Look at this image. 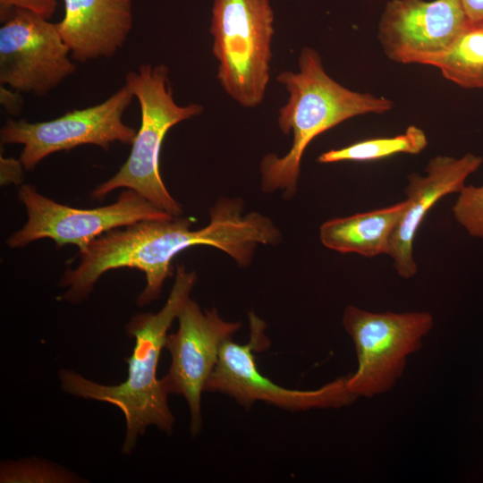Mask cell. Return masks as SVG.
<instances>
[{
	"label": "cell",
	"instance_id": "6da1fadb",
	"mask_svg": "<svg viewBox=\"0 0 483 483\" xmlns=\"http://www.w3.org/2000/svg\"><path fill=\"white\" fill-rule=\"evenodd\" d=\"M239 199H224L211 208L209 223L191 230L193 218L173 217L164 221H142L111 230L79 252L76 267L67 268L60 286L66 288L63 300L80 303L92 292L100 276L121 267L144 273L146 285L136 299L139 306L157 300L171 275L172 259L195 245H208L227 253L241 267L248 266L258 244L274 245L281 238L275 224L266 216L243 215Z\"/></svg>",
	"mask_w": 483,
	"mask_h": 483
},
{
	"label": "cell",
	"instance_id": "7a4b0ae2",
	"mask_svg": "<svg viewBox=\"0 0 483 483\" xmlns=\"http://www.w3.org/2000/svg\"><path fill=\"white\" fill-rule=\"evenodd\" d=\"M197 276L180 265L170 294L157 313L134 315L125 326L128 336L134 339L132 353L125 361L128 374L118 385H102L71 369H61V388L67 394L118 408L125 419L126 431L122 452H133L138 437L150 426L169 434L175 419L168 405V393L157 377L158 360L165 348L168 329L190 298Z\"/></svg>",
	"mask_w": 483,
	"mask_h": 483
},
{
	"label": "cell",
	"instance_id": "3957f363",
	"mask_svg": "<svg viewBox=\"0 0 483 483\" xmlns=\"http://www.w3.org/2000/svg\"><path fill=\"white\" fill-rule=\"evenodd\" d=\"M298 67L297 72L284 71L276 77L288 92L277 123L284 134H292V144L284 157L266 155L259 166L263 191L280 190L285 198L295 194L302 156L317 136L352 117L383 114L394 106L385 97L353 91L332 79L312 47L301 48Z\"/></svg>",
	"mask_w": 483,
	"mask_h": 483
},
{
	"label": "cell",
	"instance_id": "277c9868",
	"mask_svg": "<svg viewBox=\"0 0 483 483\" xmlns=\"http://www.w3.org/2000/svg\"><path fill=\"white\" fill-rule=\"evenodd\" d=\"M125 84L139 101L140 127L125 163L93 191L92 197L100 200L116 189H131L177 217L182 214V206L170 195L159 171L162 143L173 126L199 115L204 108L196 103L181 106L175 102L169 69L165 64H141L126 74Z\"/></svg>",
	"mask_w": 483,
	"mask_h": 483
},
{
	"label": "cell",
	"instance_id": "5b68a950",
	"mask_svg": "<svg viewBox=\"0 0 483 483\" xmlns=\"http://www.w3.org/2000/svg\"><path fill=\"white\" fill-rule=\"evenodd\" d=\"M274 12L269 0H214L210 34L216 78L241 106L254 108L270 79Z\"/></svg>",
	"mask_w": 483,
	"mask_h": 483
},
{
	"label": "cell",
	"instance_id": "8992f818",
	"mask_svg": "<svg viewBox=\"0 0 483 483\" xmlns=\"http://www.w3.org/2000/svg\"><path fill=\"white\" fill-rule=\"evenodd\" d=\"M343 325L358 360L356 371L346 377V387L356 398H370L394 386L408 357L419 350L434 320L426 311L375 313L349 305Z\"/></svg>",
	"mask_w": 483,
	"mask_h": 483
},
{
	"label": "cell",
	"instance_id": "52a82bcc",
	"mask_svg": "<svg viewBox=\"0 0 483 483\" xmlns=\"http://www.w3.org/2000/svg\"><path fill=\"white\" fill-rule=\"evenodd\" d=\"M18 199L26 208L28 220L22 228L7 238L6 244L13 249L49 238L57 248L73 244L81 252L91 242L111 230L142 221L174 217L131 189L123 191L114 203L92 209L57 203L39 193L31 184L19 188Z\"/></svg>",
	"mask_w": 483,
	"mask_h": 483
},
{
	"label": "cell",
	"instance_id": "ba28073f",
	"mask_svg": "<svg viewBox=\"0 0 483 483\" xmlns=\"http://www.w3.org/2000/svg\"><path fill=\"white\" fill-rule=\"evenodd\" d=\"M134 95L127 84L104 102L75 109L53 120L29 123L8 119L0 130L4 144H21L25 170L32 171L47 157L85 144L107 150L112 143L132 144L137 131L123 122Z\"/></svg>",
	"mask_w": 483,
	"mask_h": 483
},
{
	"label": "cell",
	"instance_id": "9c48e42d",
	"mask_svg": "<svg viewBox=\"0 0 483 483\" xmlns=\"http://www.w3.org/2000/svg\"><path fill=\"white\" fill-rule=\"evenodd\" d=\"M250 324L248 343L240 344L231 338L223 344L205 391L227 394L245 407L260 401L291 411L341 408L356 399L346 387V377L314 390H297L278 386L263 376L258 369L254 352L269 344L265 335L266 325L252 313Z\"/></svg>",
	"mask_w": 483,
	"mask_h": 483
},
{
	"label": "cell",
	"instance_id": "30bf717a",
	"mask_svg": "<svg viewBox=\"0 0 483 483\" xmlns=\"http://www.w3.org/2000/svg\"><path fill=\"white\" fill-rule=\"evenodd\" d=\"M177 319V331L165 338V348L171 355V364L161 381L168 394L182 395L187 402L190 431L196 436L202 426L201 394L223 344L242 324L224 320L216 309L202 311L191 298L180 309Z\"/></svg>",
	"mask_w": 483,
	"mask_h": 483
},
{
	"label": "cell",
	"instance_id": "8fae6325",
	"mask_svg": "<svg viewBox=\"0 0 483 483\" xmlns=\"http://www.w3.org/2000/svg\"><path fill=\"white\" fill-rule=\"evenodd\" d=\"M69 54L55 23L16 9L0 29V83L45 96L76 71Z\"/></svg>",
	"mask_w": 483,
	"mask_h": 483
},
{
	"label": "cell",
	"instance_id": "7c38bea8",
	"mask_svg": "<svg viewBox=\"0 0 483 483\" xmlns=\"http://www.w3.org/2000/svg\"><path fill=\"white\" fill-rule=\"evenodd\" d=\"M470 22L461 0H392L381 14L377 38L391 61L428 65Z\"/></svg>",
	"mask_w": 483,
	"mask_h": 483
},
{
	"label": "cell",
	"instance_id": "4fadbf2b",
	"mask_svg": "<svg viewBox=\"0 0 483 483\" xmlns=\"http://www.w3.org/2000/svg\"><path fill=\"white\" fill-rule=\"evenodd\" d=\"M483 163V157L467 153L456 158L436 156L429 160L425 175L411 174L405 189L408 204L390 239L386 255L394 260L398 275L409 279L417 271L413 242L427 213L443 197L458 193L466 179Z\"/></svg>",
	"mask_w": 483,
	"mask_h": 483
},
{
	"label": "cell",
	"instance_id": "5bb4252c",
	"mask_svg": "<svg viewBox=\"0 0 483 483\" xmlns=\"http://www.w3.org/2000/svg\"><path fill=\"white\" fill-rule=\"evenodd\" d=\"M133 0H64L56 24L72 58L85 63L114 56L132 29Z\"/></svg>",
	"mask_w": 483,
	"mask_h": 483
},
{
	"label": "cell",
	"instance_id": "9a60e30c",
	"mask_svg": "<svg viewBox=\"0 0 483 483\" xmlns=\"http://www.w3.org/2000/svg\"><path fill=\"white\" fill-rule=\"evenodd\" d=\"M408 204H397L326 221L319 229L321 243L340 253L373 258L386 254L392 234Z\"/></svg>",
	"mask_w": 483,
	"mask_h": 483
},
{
	"label": "cell",
	"instance_id": "2e32d148",
	"mask_svg": "<svg viewBox=\"0 0 483 483\" xmlns=\"http://www.w3.org/2000/svg\"><path fill=\"white\" fill-rule=\"evenodd\" d=\"M428 65L463 89H483V21H470L452 46Z\"/></svg>",
	"mask_w": 483,
	"mask_h": 483
},
{
	"label": "cell",
	"instance_id": "e0dca14e",
	"mask_svg": "<svg viewBox=\"0 0 483 483\" xmlns=\"http://www.w3.org/2000/svg\"><path fill=\"white\" fill-rule=\"evenodd\" d=\"M427 145L425 131L416 125H410L402 134L363 140L341 148L330 149L319 155L317 160L320 164L369 162L401 153L417 155Z\"/></svg>",
	"mask_w": 483,
	"mask_h": 483
},
{
	"label": "cell",
	"instance_id": "ac0fdd59",
	"mask_svg": "<svg viewBox=\"0 0 483 483\" xmlns=\"http://www.w3.org/2000/svg\"><path fill=\"white\" fill-rule=\"evenodd\" d=\"M76 475L47 461L26 459L4 462L1 465L0 481L7 482H77Z\"/></svg>",
	"mask_w": 483,
	"mask_h": 483
},
{
	"label": "cell",
	"instance_id": "d6986e66",
	"mask_svg": "<svg viewBox=\"0 0 483 483\" xmlns=\"http://www.w3.org/2000/svg\"><path fill=\"white\" fill-rule=\"evenodd\" d=\"M453 207L455 220L473 237L483 239V185H464Z\"/></svg>",
	"mask_w": 483,
	"mask_h": 483
},
{
	"label": "cell",
	"instance_id": "ffe728a7",
	"mask_svg": "<svg viewBox=\"0 0 483 483\" xmlns=\"http://www.w3.org/2000/svg\"><path fill=\"white\" fill-rule=\"evenodd\" d=\"M56 0H0L1 19L6 21L16 9L49 20L55 13Z\"/></svg>",
	"mask_w": 483,
	"mask_h": 483
},
{
	"label": "cell",
	"instance_id": "44dd1931",
	"mask_svg": "<svg viewBox=\"0 0 483 483\" xmlns=\"http://www.w3.org/2000/svg\"><path fill=\"white\" fill-rule=\"evenodd\" d=\"M24 166L20 159L0 157V180L1 185L21 184L25 174Z\"/></svg>",
	"mask_w": 483,
	"mask_h": 483
},
{
	"label": "cell",
	"instance_id": "7402d4cb",
	"mask_svg": "<svg viewBox=\"0 0 483 483\" xmlns=\"http://www.w3.org/2000/svg\"><path fill=\"white\" fill-rule=\"evenodd\" d=\"M14 89L9 90L1 86L0 89V102L4 108L13 114H17L22 106V98Z\"/></svg>",
	"mask_w": 483,
	"mask_h": 483
},
{
	"label": "cell",
	"instance_id": "603a6c76",
	"mask_svg": "<svg viewBox=\"0 0 483 483\" xmlns=\"http://www.w3.org/2000/svg\"><path fill=\"white\" fill-rule=\"evenodd\" d=\"M470 21H483V0H461Z\"/></svg>",
	"mask_w": 483,
	"mask_h": 483
}]
</instances>
